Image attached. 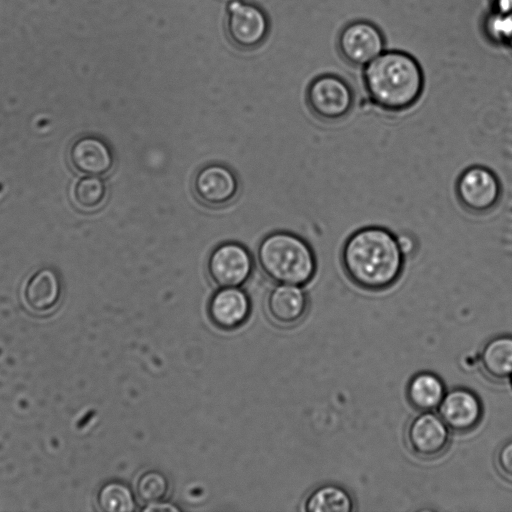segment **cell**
I'll use <instances>...</instances> for the list:
<instances>
[{
    "label": "cell",
    "instance_id": "4316f807",
    "mask_svg": "<svg viewBox=\"0 0 512 512\" xmlns=\"http://www.w3.org/2000/svg\"><path fill=\"white\" fill-rule=\"evenodd\" d=\"M506 47H508V48L512 51V37H511V39L509 40V42H508V44H507V46H506Z\"/></svg>",
    "mask_w": 512,
    "mask_h": 512
},
{
    "label": "cell",
    "instance_id": "6da1fadb",
    "mask_svg": "<svg viewBox=\"0 0 512 512\" xmlns=\"http://www.w3.org/2000/svg\"><path fill=\"white\" fill-rule=\"evenodd\" d=\"M405 258L397 234L379 225L353 231L340 252L347 278L369 292L384 291L395 285L403 274Z\"/></svg>",
    "mask_w": 512,
    "mask_h": 512
},
{
    "label": "cell",
    "instance_id": "7c38bea8",
    "mask_svg": "<svg viewBox=\"0 0 512 512\" xmlns=\"http://www.w3.org/2000/svg\"><path fill=\"white\" fill-rule=\"evenodd\" d=\"M250 309V299L240 287L219 288L210 297L208 303L211 322L224 330L241 326L248 318Z\"/></svg>",
    "mask_w": 512,
    "mask_h": 512
},
{
    "label": "cell",
    "instance_id": "2e32d148",
    "mask_svg": "<svg viewBox=\"0 0 512 512\" xmlns=\"http://www.w3.org/2000/svg\"><path fill=\"white\" fill-rule=\"evenodd\" d=\"M482 373L494 382H504L512 376V334H499L488 339L479 353Z\"/></svg>",
    "mask_w": 512,
    "mask_h": 512
},
{
    "label": "cell",
    "instance_id": "e0dca14e",
    "mask_svg": "<svg viewBox=\"0 0 512 512\" xmlns=\"http://www.w3.org/2000/svg\"><path fill=\"white\" fill-rule=\"evenodd\" d=\"M445 393L443 380L431 371L416 373L410 378L406 387L408 402L420 412L438 408Z\"/></svg>",
    "mask_w": 512,
    "mask_h": 512
},
{
    "label": "cell",
    "instance_id": "5b68a950",
    "mask_svg": "<svg viewBox=\"0 0 512 512\" xmlns=\"http://www.w3.org/2000/svg\"><path fill=\"white\" fill-rule=\"evenodd\" d=\"M455 194L467 212L483 215L499 203L502 186L493 170L483 165H472L465 168L457 177Z\"/></svg>",
    "mask_w": 512,
    "mask_h": 512
},
{
    "label": "cell",
    "instance_id": "7402d4cb",
    "mask_svg": "<svg viewBox=\"0 0 512 512\" xmlns=\"http://www.w3.org/2000/svg\"><path fill=\"white\" fill-rule=\"evenodd\" d=\"M483 31L493 44L507 46L512 37V13L492 10L484 19Z\"/></svg>",
    "mask_w": 512,
    "mask_h": 512
},
{
    "label": "cell",
    "instance_id": "8fae6325",
    "mask_svg": "<svg viewBox=\"0 0 512 512\" xmlns=\"http://www.w3.org/2000/svg\"><path fill=\"white\" fill-rule=\"evenodd\" d=\"M438 414L450 430L468 433L481 423L484 409L476 392L466 387H455L446 391Z\"/></svg>",
    "mask_w": 512,
    "mask_h": 512
},
{
    "label": "cell",
    "instance_id": "277c9868",
    "mask_svg": "<svg viewBox=\"0 0 512 512\" xmlns=\"http://www.w3.org/2000/svg\"><path fill=\"white\" fill-rule=\"evenodd\" d=\"M305 97L310 112L327 123L345 119L355 104L352 86L343 77L333 73L321 74L312 79Z\"/></svg>",
    "mask_w": 512,
    "mask_h": 512
},
{
    "label": "cell",
    "instance_id": "9c48e42d",
    "mask_svg": "<svg viewBox=\"0 0 512 512\" xmlns=\"http://www.w3.org/2000/svg\"><path fill=\"white\" fill-rule=\"evenodd\" d=\"M253 268V257L249 250L234 241L214 247L206 263L211 282L219 288L242 286L251 276Z\"/></svg>",
    "mask_w": 512,
    "mask_h": 512
},
{
    "label": "cell",
    "instance_id": "4fadbf2b",
    "mask_svg": "<svg viewBox=\"0 0 512 512\" xmlns=\"http://www.w3.org/2000/svg\"><path fill=\"white\" fill-rule=\"evenodd\" d=\"M69 161L81 174L103 176L113 168L114 156L110 147L102 139L85 135L78 137L71 144Z\"/></svg>",
    "mask_w": 512,
    "mask_h": 512
},
{
    "label": "cell",
    "instance_id": "603a6c76",
    "mask_svg": "<svg viewBox=\"0 0 512 512\" xmlns=\"http://www.w3.org/2000/svg\"><path fill=\"white\" fill-rule=\"evenodd\" d=\"M494 462L498 473L512 483V438L504 441L498 447Z\"/></svg>",
    "mask_w": 512,
    "mask_h": 512
},
{
    "label": "cell",
    "instance_id": "8992f818",
    "mask_svg": "<svg viewBox=\"0 0 512 512\" xmlns=\"http://www.w3.org/2000/svg\"><path fill=\"white\" fill-rule=\"evenodd\" d=\"M226 13V33L235 47L252 50L265 41L270 23L260 6L244 0H231Z\"/></svg>",
    "mask_w": 512,
    "mask_h": 512
},
{
    "label": "cell",
    "instance_id": "d6986e66",
    "mask_svg": "<svg viewBox=\"0 0 512 512\" xmlns=\"http://www.w3.org/2000/svg\"><path fill=\"white\" fill-rule=\"evenodd\" d=\"M107 196V186L100 176L86 175L80 178L72 188V200L83 211L100 208Z\"/></svg>",
    "mask_w": 512,
    "mask_h": 512
},
{
    "label": "cell",
    "instance_id": "83f0119b",
    "mask_svg": "<svg viewBox=\"0 0 512 512\" xmlns=\"http://www.w3.org/2000/svg\"><path fill=\"white\" fill-rule=\"evenodd\" d=\"M509 381H510V384H511V387H512V376H511V378L509 379Z\"/></svg>",
    "mask_w": 512,
    "mask_h": 512
},
{
    "label": "cell",
    "instance_id": "30bf717a",
    "mask_svg": "<svg viewBox=\"0 0 512 512\" xmlns=\"http://www.w3.org/2000/svg\"><path fill=\"white\" fill-rule=\"evenodd\" d=\"M192 189L196 199L209 208H222L232 203L239 193V181L232 169L210 163L197 170Z\"/></svg>",
    "mask_w": 512,
    "mask_h": 512
},
{
    "label": "cell",
    "instance_id": "ac0fdd59",
    "mask_svg": "<svg viewBox=\"0 0 512 512\" xmlns=\"http://www.w3.org/2000/svg\"><path fill=\"white\" fill-rule=\"evenodd\" d=\"M303 509L308 512H352L355 501L345 487L326 483L315 488L306 497Z\"/></svg>",
    "mask_w": 512,
    "mask_h": 512
},
{
    "label": "cell",
    "instance_id": "484cf974",
    "mask_svg": "<svg viewBox=\"0 0 512 512\" xmlns=\"http://www.w3.org/2000/svg\"><path fill=\"white\" fill-rule=\"evenodd\" d=\"M492 10L512 13V0H491Z\"/></svg>",
    "mask_w": 512,
    "mask_h": 512
},
{
    "label": "cell",
    "instance_id": "3957f363",
    "mask_svg": "<svg viewBox=\"0 0 512 512\" xmlns=\"http://www.w3.org/2000/svg\"><path fill=\"white\" fill-rule=\"evenodd\" d=\"M256 256L263 274L278 284L304 286L316 274L314 250L305 239L292 232L269 233L260 241Z\"/></svg>",
    "mask_w": 512,
    "mask_h": 512
},
{
    "label": "cell",
    "instance_id": "44dd1931",
    "mask_svg": "<svg viewBox=\"0 0 512 512\" xmlns=\"http://www.w3.org/2000/svg\"><path fill=\"white\" fill-rule=\"evenodd\" d=\"M168 491L169 481L161 471L148 470L137 479L136 493L145 505L163 500Z\"/></svg>",
    "mask_w": 512,
    "mask_h": 512
},
{
    "label": "cell",
    "instance_id": "ba28073f",
    "mask_svg": "<svg viewBox=\"0 0 512 512\" xmlns=\"http://www.w3.org/2000/svg\"><path fill=\"white\" fill-rule=\"evenodd\" d=\"M405 442L417 458L434 460L448 450L451 442L450 428L439 414L422 411L407 424Z\"/></svg>",
    "mask_w": 512,
    "mask_h": 512
},
{
    "label": "cell",
    "instance_id": "ffe728a7",
    "mask_svg": "<svg viewBox=\"0 0 512 512\" xmlns=\"http://www.w3.org/2000/svg\"><path fill=\"white\" fill-rule=\"evenodd\" d=\"M97 504L105 512H132L136 508L132 490L120 481L102 485L97 493Z\"/></svg>",
    "mask_w": 512,
    "mask_h": 512
},
{
    "label": "cell",
    "instance_id": "9a60e30c",
    "mask_svg": "<svg viewBox=\"0 0 512 512\" xmlns=\"http://www.w3.org/2000/svg\"><path fill=\"white\" fill-rule=\"evenodd\" d=\"M61 292V282L57 273L50 268H42L32 274L26 282L23 298L31 311L47 313L58 305Z\"/></svg>",
    "mask_w": 512,
    "mask_h": 512
},
{
    "label": "cell",
    "instance_id": "d4e9b609",
    "mask_svg": "<svg viewBox=\"0 0 512 512\" xmlns=\"http://www.w3.org/2000/svg\"><path fill=\"white\" fill-rule=\"evenodd\" d=\"M145 512H177L180 508L172 503L163 500L154 503L146 504L143 508Z\"/></svg>",
    "mask_w": 512,
    "mask_h": 512
},
{
    "label": "cell",
    "instance_id": "5bb4252c",
    "mask_svg": "<svg viewBox=\"0 0 512 512\" xmlns=\"http://www.w3.org/2000/svg\"><path fill=\"white\" fill-rule=\"evenodd\" d=\"M302 286L278 284L268 293L266 308L277 323L292 325L299 322L308 309V296Z\"/></svg>",
    "mask_w": 512,
    "mask_h": 512
},
{
    "label": "cell",
    "instance_id": "52a82bcc",
    "mask_svg": "<svg viewBox=\"0 0 512 512\" xmlns=\"http://www.w3.org/2000/svg\"><path fill=\"white\" fill-rule=\"evenodd\" d=\"M382 30L368 20H354L347 23L339 32L337 48L340 56L348 64L364 68L386 49Z\"/></svg>",
    "mask_w": 512,
    "mask_h": 512
},
{
    "label": "cell",
    "instance_id": "7a4b0ae2",
    "mask_svg": "<svg viewBox=\"0 0 512 512\" xmlns=\"http://www.w3.org/2000/svg\"><path fill=\"white\" fill-rule=\"evenodd\" d=\"M370 102L386 112L412 108L421 98L425 76L418 60L401 50H385L363 68Z\"/></svg>",
    "mask_w": 512,
    "mask_h": 512
},
{
    "label": "cell",
    "instance_id": "cb8c5ba5",
    "mask_svg": "<svg viewBox=\"0 0 512 512\" xmlns=\"http://www.w3.org/2000/svg\"><path fill=\"white\" fill-rule=\"evenodd\" d=\"M398 242L404 255L410 256L417 250V241L410 233H401L397 235Z\"/></svg>",
    "mask_w": 512,
    "mask_h": 512
}]
</instances>
